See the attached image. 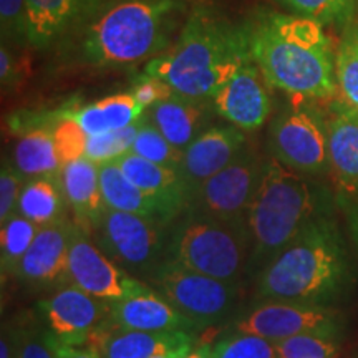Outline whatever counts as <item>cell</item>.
Wrapping results in <instances>:
<instances>
[{"label": "cell", "mask_w": 358, "mask_h": 358, "mask_svg": "<svg viewBox=\"0 0 358 358\" xmlns=\"http://www.w3.org/2000/svg\"><path fill=\"white\" fill-rule=\"evenodd\" d=\"M53 111L32 113L22 111L10 118V129L17 134L12 164L27 179L60 176L62 166L52 134Z\"/></svg>", "instance_id": "cell-17"}, {"label": "cell", "mask_w": 358, "mask_h": 358, "mask_svg": "<svg viewBox=\"0 0 358 358\" xmlns=\"http://www.w3.org/2000/svg\"><path fill=\"white\" fill-rule=\"evenodd\" d=\"M185 0H101L69 38L75 57L98 69L129 66L171 47Z\"/></svg>", "instance_id": "cell-3"}, {"label": "cell", "mask_w": 358, "mask_h": 358, "mask_svg": "<svg viewBox=\"0 0 358 358\" xmlns=\"http://www.w3.org/2000/svg\"><path fill=\"white\" fill-rule=\"evenodd\" d=\"M27 178L12 163L3 161L0 171V224L17 214L20 192L24 189Z\"/></svg>", "instance_id": "cell-37"}, {"label": "cell", "mask_w": 358, "mask_h": 358, "mask_svg": "<svg viewBox=\"0 0 358 358\" xmlns=\"http://www.w3.org/2000/svg\"><path fill=\"white\" fill-rule=\"evenodd\" d=\"M192 347H194V345H187V347L178 348V350H173V352H164V353H159V355H156L153 358H182L187 352L191 350Z\"/></svg>", "instance_id": "cell-45"}, {"label": "cell", "mask_w": 358, "mask_h": 358, "mask_svg": "<svg viewBox=\"0 0 358 358\" xmlns=\"http://www.w3.org/2000/svg\"><path fill=\"white\" fill-rule=\"evenodd\" d=\"M90 236L131 275L150 277L164 261L168 224L131 213L105 209Z\"/></svg>", "instance_id": "cell-7"}, {"label": "cell", "mask_w": 358, "mask_h": 358, "mask_svg": "<svg viewBox=\"0 0 358 358\" xmlns=\"http://www.w3.org/2000/svg\"><path fill=\"white\" fill-rule=\"evenodd\" d=\"M64 110L83 128L88 136L131 127L146 113V110L138 105L129 92L116 93L82 106H66Z\"/></svg>", "instance_id": "cell-25"}, {"label": "cell", "mask_w": 358, "mask_h": 358, "mask_svg": "<svg viewBox=\"0 0 358 358\" xmlns=\"http://www.w3.org/2000/svg\"><path fill=\"white\" fill-rule=\"evenodd\" d=\"M250 53L268 87L297 101L338 93L335 53L324 27L295 13L267 12L250 20Z\"/></svg>", "instance_id": "cell-1"}, {"label": "cell", "mask_w": 358, "mask_h": 358, "mask_svg": "<svg viewBox=\"0 0 358 358\" xmlns=\"http://www.w3.org/2000/svg\"><path fill=\"white\" fill-rule=\"evenodd\" d=\"M17 358H57L47 330L37 329V327L19 329Z\"/></svg>", "instance_id": "cell-39"}, {"label": "cell", "mask_w": 358, "mask_h": 358, "mask_svg": "<svg viewBox=\"0 0 358 358\" xmlns=\"http://www.w3.org/2000/svg\"><path fill=\"white\" fill-rule=\"evenodd\" d=\"M335 75L342 100L358 110V43L350 29L343 35L335 53Z\"/></svg>", "instance_id": "cell-32"}, {"label": "cell", "mask_w": 358, "mask_h": 358, "mask_svg": "<svg viewBox=\"0 0 358 358\" xmlns=\"http://www.w3.org/2000/svg\"><path fill=\"white\" fill-rule=\"evenodd\" d=\"M350 282L342 237L329 216L312 221L257 275V297L307 306L337 301Z\"/></svg>", "instance_id": "cell-4"}, {"label": "cell", "mask_w": 358, "mask_h": 358, "mask_svg": "<svg viewBox=\"0 0 358 358\" xmlns=\"http://www.w3.org/2000/svg\"><path fill=\"white\" fill-rule=\"evenodd\" d=\"M267 148L272 158L303 176L329 173L327 115L310 101L282 110L268 127Z\"/></svg>", "instance_id": "cell-8"}, {"label": "cell", "mask_w": 358, "mask_h": 358, "mask_svg": "<svg viewBox=\"0 0 358 358\" xmlns=\"http://www.w3.org/2000/svg\"><path fill=\"white\" fill-rule=\"evenodd\" d=\"M264 163L266 161L245 148L229 166L206 179L192 191L187 211L224 222H248Z\"/></svg>", "instance_id": "cell-10"}, {"label": "cell", "mask_w": 358, "mask_h": 358, "mask_svg": "<svg viewBox=\"0 0 358 358\" xmlns=\"http://www.w3.org/2000/svg\"><path fill=\"white\" fill-rule=\"evenodd\" d=\"M325 214V196L308 176L268 158L248 214L249 271L259 275L302 229Z\"/></svg>", "instance_id": "cell-5"}, {"label": "cell", "mask_w": 358, "mask_h": 358, "mask_svg": "<svg viewBox=\"0 0 358 358\" xmlns=\"http://www.w3.org/2000/svg\"><path fill=\"white\" fill-rule=\"evenodd\" d=\"M252 60L250 20L232 22L206 7L194 8L173 47L148 60L145 73L194 100H211Z\"/></svg>", "instance_id": "cell-2"}, {"label": "cell", "mask_w": 358, "mask_h": 358, "mask_svg": "<svg viewBox=\"0 0 358 358\" xmlns=\"http://www.w3.org/2000/svg\"><path fill=\"white\" fill-rule=\"evenodd\" d=\"M279 358H334L337 355V343L334 338L319 335H295L275 343Z\"/></svg>", "instance_id": "cell-35"}, {"label": "cell", "mask_w": 358, "mask_h": 358, "mask_svg": "<svg viewBox=\"0 0 358 358\" xmlns=\"http://www.w3.org/2000/svg\"><path fill=\"white\" fill-rule=\"evenodd\" d=\"M329 174L337 196L348 208L358 203V110L334 101L327 113Z\"/></svg>", "instance_id": "cell-16"}, {"label": "cell", "mask_w": 358, "mask_h": 358, "mask_svg": "<svg viewBox=\"0 0 358 358\" xmlns=\"http://www.w3.org/2000/svg\"><path fill=\"white\" fill-rule=\"evenodd\" d=\"M211 113H214L211 100H194L174 93L168 100L148 108L145 116L174 148L185 151L208 129Z\"/></svg>", "instance_id": "cell-23"}, {"label": "cell", "mask_w": 358, "mask_h": 358, "mask_svg": "<svg viewBox=\"0 0 358 358\" xmlns=\"http://www.w3.org/2000/svg\"><path fill=\"white\" fill-rule=\"evenodd\" d=\"M129 153L151 161V163L163 164V166L169 168H179L182 163V153L185 151L174 148L153 124L148 122L145 116Z\"/></svg>", "instance_id": "cell-30"}, {"label": "cell", "mask_w": 358, "mask_h": 358, "mask_svg": "<svg viewBox=\"0 0 358 358\" xmlns=\"http://www.w3.org/2000/svg\"><path fill=\"white\" fill-rule=\"evenodd\" d=\"M17 350H19V329L3 325L2 338H0V358H17Z\"/></svg>", "instance_id": "cell-41"}, {"label": "cell", "mask_w": 358, "mask_h": 358, "mask_svg": "<svg viewBox=\"0 0 358 358\" xmlns=\"http://www.w3.org/2000/svg\"><path fill=\"white\" fill-rule=\"evenodd\" d=\"M0 29L2 42L17 47L29 45L25 0H0Z\"/></svg>", "instance_id": "cell-36"}, {"label": "cell", "mask_w": 358, "mask_h": 358, "mask_svg": "<svg viewBox=\"0 0 358 358\" xmlns=\"http://www.w3.org/2000/svg\"><path fill=\"white\" fill-rule=\"evenodd\" d=\"M295 15L307 17L317 24L347 25L358 12V0H277Z\"/></svg>", "instance_id": "cell-29"}, {"label": "cell", "mask_w": 358, "mask_h": 358, "mask_svg": "<svg viewBox=\"0 0 358 358\" xmlns=\"http://www.w3.org/2000/svg\"><path fill=\"white\" fill-rule=\"evenodd\" d=\"M77 222L69 217L40 227L37 237L19 262L13 275L32 287H60L66 282V266Z\"/></svg>", "instance_id": "cell-15"}, {"label": "cell", "mask_w": 358, "mask_h": 358, "mask_svg": "<svg viewBox=\"0 0 358 358\" xmlns=\"http://www.w3.org/2000/svg\"><path fill=\"white\" fill-rule=\"evenodd\" d=\"M69 209L62 178L42 176L27 179L20 192L17 214L42 227L65 219Z\"/></svg>", "instance_id": "cell-27"}, {"label": "cell", "mask_w": 358, "mask_h": 358, "mask_svg": "<svg viewBox=\"0 0 358 358\" xmlns=\"http://www.w3.org/2000/svg\"><path fill=\"white\" fill-rule=\"evenodd\" d=\"M129 93H131L134 100L138 101V105H141L143 108L148 110L153 105H156V103L171 98L176 92L161 78L153 77V75H148L143 71V75L134 82L133 88L129 90Z\"/></svg>", "instance_id": "cell-38"}, {"label": "cell", "mask_w": 358, "mask_h": 358, "mask_svg": "<svg viewBox=\"0 0 358 358\" xmlns=\"http://www.w3.org/2000/svg\"><path fill=\"white\" fill-rule=\"evenodd\" d=\"M22 75V62L13 55L10 45L2 42L0 45V83L3 92H10L12 88L19 87Z\"/></svg>", "instance_id": "cell-40"}, {"label": "cell", "mask_w": 358, "mask_h": 358, "mask_svg": "<svg viewBox=\"0 0 358 358\" xmlns=\"http://www.w3.org/2000/svg\"><path fill=\"white\" fill-rule=\"evenodd\" d=\"M250 236L248 222H224L186 211L168 226L164 261L236 282L248 268Z\"/></svg>", "instance_id": "cell-6"}, {"label": "cell", "mask_w": 358, "mask_h": 358, "mask_svg": "<svg viewBox=\"0 0 358 358\" xmlns=\"http://www.w3.org/2000/svg\"><path fill=\"white\" fill-rule=\"evenodd\" d=\"M143 118L138 123L131 124V127L88 136L85 156L90 161L98 164V166L106 163H115L116 159H120L122 156L131 151L134 138H136V133L140 129Z\"/></svg>", "instance_id": "cell-31"}, {"label": "cell", "mask_w": 358, "mask_h": 358, "mask_svg": "<svg viewBox=\"0 0 358 358\" xmlns=\"http://www.w3.org/2000/svg\"><path fill=\"white\" fill-rule=\"evenodd\" d=\"M115 163L133 185H136L159 206L168 224L176 221L187 211L192 189L179 168L151 163L133 153H127Z\"/></svg>", "instance_id": "cell-18"}, {"label": "cell", "mask_w": 358, "mask_h": 358, "mask_svg": "<svg viewBox=\"0 0 358 358\" xmlns=\"http://www.w3.org/2000/svg\"><path fill=\"white\" fill-rule=\"evenodd\" d=\"M213 358H279L275 343L257 335L236 332L214 345Z\"/></svg>", "instance_id": "cell-34"}, {"label": "cell", "mask_w": 358, "mask_h": 358, "mask_svg": "<svg viewBox=\"0 0 358 358\" xmlns=\"http://www.w3.org/2000/svg\"><path fill=\"white\" fill-rule=\"evenodd\" d=\"M155 290L201 329L222 320L234 307V282L214 279L163 261L150 275Z\"/></svg>", "instance_id": "cell-9"}, {"label": "cell", "mask_w": 358, "mask_h": 358, "mask_svg": "<svg viewBox=\"0 0 358 358\" xmlns=\"http://www.w3.org/2000/svg\"><path fill=\"white\" fill-rule=\"evenodd\" d=\"M187 345H196V334L141 332L116 327L110 320L85 347L95 350L100 358H153Z\"/></svg>", "instance_id": "cell-21"}, {"label": "cell", "mask_w": 358, "mask_h": 358, "mask_svg": "<svg viewBox=\"0 0 358 358\" xmlns=\"http://www.w3.org/2000/svg\"><path fill=\"white\" fill-rule=\"evenodd\" d=\"M111 324L128 330L141 332H192L201 327L173 307L163 295L151 292L134 295L110 303Z\"/></svg>", "instance_id": "cell-22"}, {"label": "cell", "mask_w": 358, "mask_h": 358, "mask_svg": "<svg viewBox=\"0 0 358 358\" xmlns=\"http://www.w3.org/2000/svg\"><path fill=\"white\" fill-rule=\"evenodd\" d=\"M350 226L353 237H355V243L358 245V203L350 206Z\"/></svg>", "instance_id": "cell-44"}, {"label": "cell", "mask_w": 358, "mask_h": 358, "mask_svg": "<svg viewBox=\"0 0 358 358\" xmlns=\"http://www.w3.org/2000/svg\"><path fill=\"white\" fill-rule=\"evenodd\" d=\"M65 284L110 303L153 290L111 261L78 224L70 245Z\"/></svg>", "instance_id": "cell-11"}, {"label": "cell", "mask_w": 358, "mask_h": 358, "mask_svg": "<svg viewBox=\"0 0 358 358\" xmlns=\"http://www.w3.org/2000/svg\"><path fill=\"white\" fill-rule=\"evenodd\" d=\"M40 231L38 224L15 214L2 224L0 231V266H2V275L13 274L19 262L24 259L27 250L35 241Z\"/></svg>", "instance_id": "cell-28"}, {"label": "cell", "mask_w": 358, "mask_h": 358, "mask_svg": "<svg viewBox=\"0 0 358 358\" xmlns=\"http://www.w3.org/2000/svg\"><path fill=\"white\" fill-rule=\"evenodd\" d=\"M98 174H100L101 196L106 209L138 214V216L156 219V221L168 224L159 206L150 196L145 194L136 185H133L124 176V173L120 169L118 164H101V166H98Z\"/></svg>", "instance_id": "cell-26"}, {"label": "cell", "mask_w": 358, "mask_h": 358, "mask_svg": "<svg viewBox=\"0 0 358 358\" xmlns=\"http://www.w3.org/2000/svg\"><path fill=\"white\" fill-rule=\"evenodd\" d=\"M52 134L62 166L71 163V161L83 158L85 150H87L88 134L83 131V128L73 118H70L65 113L64 108L53 111Z\"/></svg>", "instance_id": "cell-33"}, {"label": "cell", "mask_w": 358, "mask_h": 358, "mask_svg": "<svg viewBox=\"0 0 358 358\" xmlns=\"http://www.w3.org/2000/svg\"><path fill=\"white\" fill-rule=\"evenodd\" d=\"M236 332L257 335L272 343L295 335L335 338L342 330L337 312L324 306L266 301L236 324Z\"/></svg>", "instance_id": "cell-12"}, {"label": "cell", "mask_w": 358, "mask_h": 358, "mask_svg": "<svg viewBox=\"0 0 358 358\" xmlns=\"http://www.w3.org/2000/svg\"><path fill=\"white\" fill-rule=\"evenodd\" d=\"M245 150L243 129L224 124L203 131L186 148L179 171L194 191L201 182L227 168Z\"/></svg>", "instance_id": "cell-19"}, {"label": "cell", "mask_w": 358, "mask_h": 358, "mask_svg": "<svg viewBox=\"0 0 358 358\" xmlns=\"http://www.w3.org/2000/svg\"><path fill=\"white\" fill-rule=\"evenodd\" d=\"M213 352H214V345L203 343V345L192 347L182 358H213Z\"/></svg>", "instance_id": "cell-43"}, {"label": "cell", "mask_w": 358, "mask_h": 358, "mask_svg": "<svg viewBox=\"0 0 358 358\" xmlns=\"http://www.w3.org/2000/svg\"><path fill=\"white\" fill-rule=\"evenodd\" d=\"M45 330L64 345L85 347L88 340L110 322V302L93 297L71 284L38 302Z\"/></svg>", "instance_id": "cell-13"}, {"label": "cell", "mask_w": 358, "mask_h": 358, "mask_svg": "<svg viewBox=\"0 0 358 358\" xmlns=\"http://www.w3.org/2000/svg\"><path fill=\"white\" fill-rule=\"evenodd\" d=\"M350 32H352V35H353V38H355L357 43H358V24L350 27Z\"/></svg>", "instance_id": "cell-46"}, {"label": "cell", "mask_w": 358, "mask_h": 358, "mask_svg": "<svg viewBox=\"0 0 358 358\" xmlns=\"http://www.w3.org/2000/svg\"><path fill=\"white\" fill-rule=\"evenodd\" d=\"M50 335V334H48ZM52 347L55 350L57 358H100V355L95 350L88 347H77V345H64V343H58L52 338Z\"/></svg>", "instance_id": "cell-42"}, {"label": "cell", "mask_w": 358, "mask_h": 358, "mask_svg": "<svg viewBox=\"0 0 358 358\" xmlns=\"http://www.w3.org/2000/svg\"><path fill=\"white\" fill-rule=\"evenodd\" d=\"M60 178L66 203L73 213V221L90 234L93 224L106 209L101 196L98 164L83 156L65 164Z\"/></svg>", "instance_id": "cell-24"}, {"label": "cell", "mask_w": 358, "mask_h": 358, "mask_svg": "<svg viewBox=\"0 0 358 358\" xmlns=\"http://www.w3.org/2000/svg\"><path fill=\"white\" fill-rule=\"evenodd\" d=\"M267 87L259 66L249 62L211 98L214 113L243 131H256L271 116Z\"/></svg>", "instance_id": "cell-14"}, {"label": "cell", "mask_w": 358, "mask_h": 358, "mask_svg": "<svg viewBox=\"0 0 358 358\" xmlns=\"http://www.w3.org/2000/svg\"><path fill=\"white\" fill-rule=\"evenodd\" d=\"M101 0H25L29 45L45 50L69 38Z\"/></svg>", "instance_id": "cell-20"}]
</instances>
